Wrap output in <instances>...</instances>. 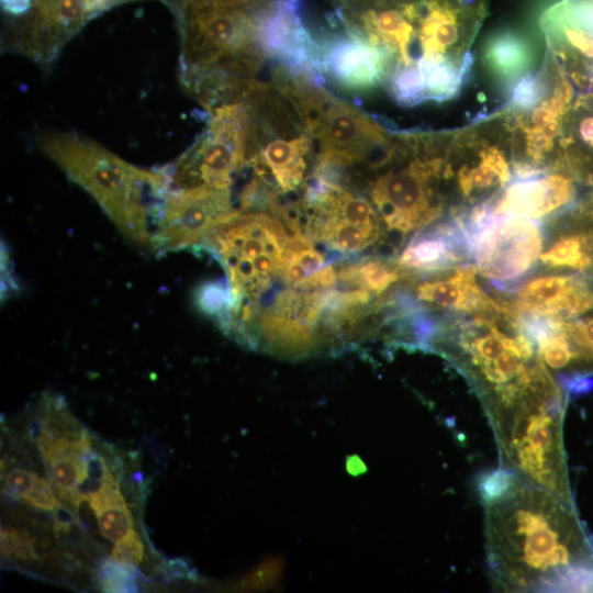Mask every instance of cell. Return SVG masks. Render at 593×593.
<instances>
[{"instance_id":"ba28073f","label":"cell","mask_w":593,"mask_h":593,"mask_svg":"<svg viewBox=\"0 0 593 593\" xmlns=\"http://www.w3.org/2000/svg\"><path fill=\"white\" fill-rule=\"evenodd\" d=\"M270 77L298 103L316 145L315 169L342 171L367 165L394 128L340 100L303 74L275 66Z\"/></svg>"},{"instance_id":"4dcf8cb0","label":"cell","mask_w":593,"mask_h":593,"mask_svg":"<svg viewBox=\"0 0 593 593\" xmlns=\"http://www.w3.org/2000/svg\"><path fill=\"white\" fill-rule=\"evenodd\" d=\"M37 478L38 475L31 470L13 468L5 474V489L22 499L32 489Z\"/></svg>"},{"instance_id":"4fadbf2b","label":"cell","mask_w":593,"mask_h":593,"mask_svg":"<svg viewBox=\"0 0 593 593\" xmlns=\"http://www.w3.org/2000/svg\"><path fill=\"white\" fill-rule=\"evenodd\" d=\"M235 210L231 188H168L150 249L164 254L198 248L205 235Z\"/></svg>"},{"instance_id":"ffe728a7","label":"cell","mask_w":593,"mask_h":593,"mask_svg":"<svg viewBox=\"0 0 593 593\" xmlns=\"http://www.w3.org/2000/svg\"><path fill=\"white\" fill-rule=\"evenodd\" d=\"M468 255L470 249L466 236L451 219L414 234L396 262L404 270L427 272L452 268Z\"/></svg>"},{"instance_id":"484cf974","label":"cell","mask_w":593,"mask_h":593,"mask_svg":"<svg viewBox=\"0 0 593 593\" xmlns=\"http://www.w3.org/2000/svg\"><path fill=\"white\" fill-rule=\"evenodd\" d=\"M517 478L518 474L516 472L505 467L483 472L477 482L478 492L483 506L489 505L505 495Z\"/></svg>"},{"instance_id":"cb8c5ba5","label":"cell","mask_w":593,"mask_h":593,"mask_svg":"<svg viewBox=\"0 0 593 593\" xmlns=\"http://www.w3.org/2000/svg\"><path fill=\"white\" fill-rule=\"evenodd\" d=\"M526 44L511 34H502L490 42L484 52V60L490 71L500 83L513 88L524 78L528 64Z\"/></svg>"},{"instance_id":"d6986e66","label":"cell","mask_w":593,"mask_h":593,"mask_svg":"<svg viewBox=\"0 0 593 593\" xmlns=\"http://www.w3.org/2000/svg\"><path fill=\"white\" fill-rule=\"evenodd\" d=\"M591 306L593 293L580 276L537 277L517 292V307L524 315L568 320Z\"/></svg>"},{"instance_id":"83f0119b","label":"cell","mask_w":593,"mask_h":593,"mask_svg":"<svg viewBox=\"0 0 593 593\" xmlns=\"http://www.w3.org/2000/svg\"><path fill=\"white\" fill-rule=\"evenodd\" d=\"M101 585L105 592H132L135 591V572L131 564L109 560L102 567Z\"/></svg>"},{"instance_id":"7a4b0ae2","label":"cell","mask_w":593,"mask_h":593,"mask_svg":"<svg viewBox=\"0 0 593 593\" xmlns=\"http://www.w3.org/2000/svg\"><path fill=\"white\" fill-rule=\"evenodd\" d=\"M486 564L504 592H593V538L572 500L523 480L484 506Z\"/></svg>"},{"instance_id":"e0dca14e","label":"cell","mask_w":593,"mask_h":593,"mask_svg":"<svg viewBox=\"0 0 593 593\" xmlns=\"http://www.w3.org/2000/svg\"><path fill=\"white\" fill-rule=\"evenodd\" d=\"M316 44L317 68L324 82L353 94L382 90L380 58L366 43L336 26Z\"/></svg>"},{"instance_id":"5bb4252c","label":"cell","mask_w":593,"mask_h":593,"mask_svg":"<svg viewBox=\"0 0 593 593\" xmlns=\"http://www.w3.org/2000/svg\"><path fill=\"white\" fill-rule=\"evenodd\" d=\"M539 24L547 52L568 78L593 91V0H558Z\"/></svg>"},{"instance_id":"f546056e","label":"cell","mask_w":593,"mask_h":593,"mask_svg":"<svg viewBox=\"0 0 593 593\" xmlns=\"http://www.w3.org/2000/svg\"><path fill=\"white\" fill-rule=\"evenodd\" d=\"M21 500L43 511H54L60 507V503L55 496L49 482L41 477L37 478L32 489Z\"/></svg>"},{"instance_id":"44dd1931","label":"cell","mask_w":593,"mask_h":593,"mask_svg":"<svg viewBox=\"0 0 593 593\" xmlns=\"http://www.w3.org/2000/svg\"><path fill=\"white\" fill-rule=\"evenodd\" d=\"M475 275L474 266L463 265L446 277L426 278L415 286V302L455 313L489 309L495 301L484 294Z\"/></svg>"},{"instance_id":"ac0fdd59","label":"cell","mask_w":593,"mask_h":593,"mask_svg":"<svg viewBox=\"0 0 593 593\" xmlns=\"http://www.w3.org/2000/svg\"><path fill=\"white\" fill-rule=\"evenodd\" d=\"M38 445L58 495L78 507L93 456L90 436L66 427H47L41 430Z\"/></svg>"},{"instance_id":"7402d4cb","label":"cell","mask_w":593,"mask_h":593,"mask_svg":"<svg viewBox=\"0 0 593 593\" xmlns=\"http://www.w3.org/2000/svg\"><path fill=\"white\" fill-rule=\"evenodd\" d=\"M97 517L101 534L116 542L134 530V522L120 486L109 470L101 485L86 499Z\"/></svg>"},{"instance_id":"4316f807","label":"cell","mask_w":593,"mask_h":593,"mask_svg":"<svg viewBox=\"0 0 593 593\" xmlns=\"http://www.w3.org/2000/svg\"><path fill=\"white\" fill-rule=\"evenodd\" d=\"M1 553L22 560L36 558L35 542L25 528L4 527L1 529Z\"/></svg>"},{"instance_id":"7c38bea8","label":"cell","mask_w":593,"mask_h":593,"mask_svg":"<svg viewBox=\"0 0 593 593\" xmlns=\"http://www.w3.org/2000/svg\"><path fill=\"white\" fill-rule=\"evenodd\" d=\"M462 231L477 272L499 286L523 278L542 250L539 222L523 216L490 213Z\"/></svg>"},{"instance_id":"9a60e30c","label":"cell","mask_w":593,"mask_h":593,"mask_svg":"<svg viewBox=\"0 0 593 593\" xmlns=\"http://www.w3.org/2000/svg\"><path fill=\"white\" fill-rule=\"evenodd\" d=\"M301 0H269L250 10L258 43L267 60L323 83L316 61V40L300 16Z\"/></svg>"},{"instance_id":"d6a6232c","label":"cell","mask_w":593,"mask_h":593,"mask_svg":"<svg viewBox=\"0 0 593 593\" xmlns=\"http://www.w3.org/2000/svg\"><path fill=\"white\" fill-rule=\"evenodd\" d=\"M223 4L231 7L245 8L248 10L256 9L269 0H216Z\"/></svg>"},{"instance_id":"5b68a950","label":"cell","mask_w":593,"mask_h":593,"mask_svg":"<svg viewBox=\"0 0 593 593\" xmlns=\"http://www.w3.org/2000/svg\"><path fill=\"white\" fill-rule=\"evenodd\" d=\"M450 131L394 130L366 165V197L384 233L405 239L438 219L447 204L446 157Z\"/></svg>"},{"instance_id":"f1b7e54d","label":"cell","mask_w":593,"mask_h":593,"mask_svg":"<svg viewBox=\"0 0 593 593\" xmlns=\"http://www.w3.org/2000/svg\"><path fill=\"white\" fill-rule=\"evenodd\" d=\"M143 556L144 546L135 530L116 541L111 553L112 559L131 566L142 562Z\"/></svg>"},{"instance_id":"3957f363","label":"cell","mask_w":593,"mask_h":593,"mask_svg":"<svg viewBox=\"0 0 593 593\" xmlns=\"http://www.w3.org/2000/svg\"><path fill=\"white\" fill-rule=\"evenodd\" d=\"M180 81L206 109L239 100L267 61L250 10L177 0Z\"/></svg>"},{"instance_id":"9c48e42d","label":"cell","mask_w":593,"mask_h":593,"mask_svg":"<svg viewBox=\"0 0 593 593\" xmlns=\"http://www.w3.org/2000/svg\"><path fill=\"white\" fill-rule=\"evenodd\" d=\"M290 211L306 238L346 256L365 251L384 234L366 194L326 171L313 172Z\"/></svg>"},{"instance_id":"6da1fadb","label":"cell","mask_w":593,"mask_h":593,"mask_svg":"<svg viewBox=\"0 0 593 593\" xmlns=\"http://www.w3.org/2000/svg\"><path fill=\"white\" fill-rule=\"evenodd\" d=\"M336 26L380 58L382 90L398 105L456 101L472 78L485 0H334Z\"/></svg>"},{"instance_id":"277c9868","label":"cell","mask_w":593,"mask_h":593,"mask_svg":"<svg viewBox=\"0 0 593 593\" xmlns=\"http://www.w3.org/2000/svg\"><path fill=\"white\" fill-rule=\"evenodd\" d=\"M298 231L287 208L236 209L202 239L198 248L212 254L226 273V302L217 316L224 331L240 340L246 336Z\"/></svg>"},{"instance_id":"8fae6325","label":"cell","mask_w":593,"mask_h":593,"mask_svg":"<svg viewBox=\"0 0 593 593\" xmlns=\"http://www.w3.org/2000/svg\"><path fill=\"white\" fill-rule=\"evenodd\" d=\"M206 128L174 164L164 167L169 188H231L246 164L250 111L244 99L208 111Z\"/></svg>"},{"instance_id":"1f68e13d","label":"cell","mask_w":593,"mask_h":593,"mask_svg":"<svg viewBox=\"0 0 593 593\" xmlns=\"http://www.w3.org/2000/svg\"><path fill=\"white\" fill-rule=\"evenodd\" d=\"M4 12L12 15H22L32 8L33 0H0Z\"/></svg>"},{"instance_id":"d4e9b609","label":"cell","mask_w":593,"mask_h":593,"mask_svg":"<svg viewBox=\"0 0 593 593\" xmlns=\"http://www.w3.org/2000/svg\"><path fill=\"white\" fill-rule=\"evenodd\" d=\"M539 260L550 267L585 270L591 264L586 238L579 235L563 236L546 251H541Z\"/></svg>"},{"instance_id":"8992f818","label":"cell","mask_w":593,"mask_h":593,"mask_svg":"<svg viewBox=\"0 0 593 593\" xmlns=\"http://www.w3.org/2000/svg\"><path fill=\"white\" fill-rule=\"evenodd\" d=\"M38 147L98 202L122 235L150 248L169 187L163 169L133 166L75 133H48Z\"/></svg>"},{"instance_id":"30bf717a","label":"cell","mask_w":593,"mask_h":593,"mask_svg":"<svg viewBox=\"0 0 593 593\" xmlns=\"http://www.w3.org/2000/svg\"><path fill=\"white\" fill-rule=\"evenodd\" d=\"M351 325V302L342 283L328 289L284 286L259 309L244 342H262L277 350H305L323 329Z\"/></svg>"},{"instance_id":"52a82bcc","label":"cell","mask_w":593,"mask_h":593,"mask_svg":"<svg viewBox=\"0 0 593 593\" xmlns=\"http://www.w3.org/2000/svg\"><path fill=\"white\" fill-rule=\"evenodd\" d=\"M245 100L250 111L246 164L253 178L278 199L299 198L316 167V145L300 107L271 78L257 80Z\"/></svg>"},{"instance_id":"603a6c76","label":"cell","mask_w":593,"mask_h":593,"mask_svg":"<svg viewBox=\"0 0 593 593\" xmlns=\"http://www.w3.org/2000/svg\"><path fill=\"white\" fill-rule=\"evenodd\" d=\"M404 270L398 262L367 257L337 267L340 282L360 288L374 298L382 295L394 282L399 281Z\"/></svg>"},{"instance_id":"2e32d148","label":"cell","mask_w":593,"mask_h":593,"mask_svg":"<svg viewBox=\"0 0 593 593\" xmlns=\"http://www.w3.org/2000/svg\"><path fill=\"white\" fill-rule=\"evenodd\" d=\"M93 16V0H33L15 31L12 48L40 64H49Z\"/></svg>"}]
</instances>
